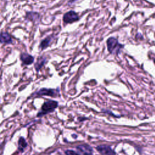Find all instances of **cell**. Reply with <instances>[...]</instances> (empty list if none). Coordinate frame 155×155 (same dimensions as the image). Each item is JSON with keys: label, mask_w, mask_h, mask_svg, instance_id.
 I'll return each instance as SVG.
<instances>
[{"label": "cell", "mask_w": 155, "mask_h": 155, "mask_svg": "<svg viewBox=\"0 0 155 155\" xmlns=\"http://www.w3.org/2000/svg\"><path fill=\"white\" fill-rule=\"evenodd\" d=\"M107 49L110 53L117 55L122 48H124V45L120 44L118 40L113 37L109 38L107 41Z\"/></svg>", "instance_id": "cell-1"}, {"label": "cell", "mask_w": 155, "mask_h": 155, "mask_svg": "<svg viewBox=\"0 0 155 155\" xmlns=\"http://www.w3.org/2000/svg\"><path fill=\"white\" fill-rule=\"evenodd\" d=\"M58 104L56 101L53 100H48L45 102L41 107V110L38 114V117H41L48 113H51L58 107Z\"/></svg>", "instance_id": "cell-2"}, {"label": "cell", "mask_w": 155, "mask_h": 155, "mask_svg": "<svg viewBox=\"0 0 155 155\" xmlns=\"http://www.w3.org/2000/svg\"><path fill=\"white\" fill-rule=\"evenodd\" d=\"M58 92H59L58 90L43 88H41L39 90L36 91L35 93H33V96H35V97H40V96H56L58 94Z\"/></svg>", "instance_id": "cell-3"}, {"label": "cell", "mask_w": 155, "mask_h": 155, "mask_svg": "<svg viewBox=\"0 0 155 155\" xmlns=\"http://www.w3.org/2000/svg\"><path fill=\"white\" fill-rule=\"evenodd\" d=\"M79 19L78 15L73 10H70L63 16V21L67 24H71L78 21Z\"/></svg>", "instance_id": "cell-4"}, {"label": "cell", "mask_w": 155, "mask_h": 155, "mask_svg": "<svg viewBox=\"0 0 155 155\" xmlns=\"http://www.w3.org/2000/svg\"><path fill=\"white\" fill-rule=\"evenodd\" d=\"M97 150L102 155H116V153L108 145H99L96 147Z\"/></svg>", "instance_id": "cell-5"}, {"label": "cell", "mask_w": 155, "mask_h": 155, "mask_svg": "<svg viewBox=\"0 0 155 155\" xmlns=\"http://www.w3.org/2000/svg\"><path fill=\"white\" fill-rule=\"evenodd\" d=\"M76 148L82 155H93V149L88 145H79Z\"/></svg>", "instance_id": "cell-6"}, {"label": "cell", "mask_w": 155, "mask_h": 155, "mask_svg": "<svg viewBox=\"0 0 155 155\" xmlns=\"http://www.w3.org/2000/svg\"><path fill=\"white\" fill-rule=\"evenodd\" d=\"M20 59L25 65H30L34 62V57L27 53H22L20 56Z\"/></svg>", "instance_id": "cell-7"}, {"label": "cell", "mask_w": 155, "mask_h": 155, "mask_svg": "<svg viewBox=\"0 0 155 155\" xmlns=\"http://www.w3.org/2000/svg\"><path fill=\"white\" fill-rule=\"evenodd\" d=\"M1 44H12L13 40L11 36L8 33L5 31H2L1 33Z\"/></svg>", "instance_id": "cell-8"}, {"label": "cell", "mask_w": 155, "mask_h": 155, "mask_svg": "<svg viewBox=\"0 0 155 155\" xmlns=\"http://www.w3.org/2000/svg\"><path fill=\"white\" fill-rule=\"evenodd\" d=\"M39 18H40L39 17V14L38 13L33 12H27L26 13V16H25V19L26 20L30 21H33V22L38 21Z\"/></svg>", "instance_id": "cell-9"}, {"label": "cell", "mask_w": 155, "mask_h": 155, "mask_svg": "<svg viewBox=\"0 0 155 155\" xmlns=\"http://www.w3.org/2000/svg\"><path fill=\"white\" fill-rule=\"evenodd\" d=\"M46 62V58L45 56H41L38 58L35 64V68L37 71H39L40 69L44 65Z\"/></svg>", "instance_id": "cell-10"}, {"label": "cell", "mask_w": 155, "mask_h": 155, "mask_svg": "<svg viewBox=\"0 0 155 155\" xmlns=\"http://www.w3.org/2000/svg\"><path fill=\"white\" fill-rule=\"evenodd\" d=\"M52 38H53V37L50 36H47V38H45V39L42 40V41L41 42L40 45H39V48L41 50H44V49L46 48L47 47H48L52 41Z\"/></svg>", "instance_id": "cell-11"}, {"label": "cell", "mask_w": 155, "mask_h": 155, "mask_svg": "<svg viewBox=\"0 0 155 155\" xmlns=\"http://www.w3.org/2000/svg\"><path fill=\"white\" fill-rule=\"evenodd\" d=\"M18 144H19V150L20 151H22L27 145V143L25 140L24 138H23L22 137H21L19 139V142H18Z\"/></svg>", "instance_id": "cell-12"}, {"label": "cell", "mask_w": 155, "mask_h": 155, "mask_svg": "<svg viewBox=\"0 0 155 155\" xmlns=\"http://www.w3.org/2000/svg\"><path fill=\"white\" fill-rule=\"evenodd\" d=\"M66 155H79L78 153H76L75 151H73V150H66L65 151Z\"/></svg>", "instance_id": "cell-13"}, {"label": "cell", "mask_w": 155, "mask_h": 155, "mask_svg": "<svg viewBox=\"0 0 155 155\" xmlns=\"http://www.w3.org/2000/svg\"><path fill=\"white\" fill-rule=\"evenodd\" d=\"M154 63H155V59H154Z\"/></svg>", "instance_id": "cell-14"}]
</instances>
